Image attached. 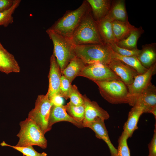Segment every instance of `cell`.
<instances>
[{
	"instance_id": "1",
	"label": "cell",
	"mask_w": 156,
	"mask_h": 156,
	"mask_svg": "<svg viewBox=\"0 0 156 156\" xmlns=\"http://www.w3.org/2000/svg\"><path fill=\"white\" fill-rule=\"evenodd\" d=\"M90 10L87 1H84L77 9L67 11L49 28L70 41L75 31Z\"/></svg>"
},
{
	"instance_id": "2",
	"label": "cell",
	"mask_w": 156,
	"mask_h": 156,
	"mask_svg": "<svg viewBox=\"0 0 156 156\" xmlns=\"http://www.w3.org/2000/svg\"><path fill=\"white\" fill-rule=\"evenodd\" d=\"M75 56L86 64L101 63L108 65L113 59V51L104 43L74 46Z\"/></svg>"
},
{
	"instance_id": "3",
	"label": "cell",
	"mask_w": 156,
	"mask_h": 156,
	"mask_svg": "<svg viewBox=\"0 0 156 156\" xmlns=\"http://www.w3.org/2000/svg\"><path fill=\"white\" fill-rule=\"evenodd\" d=\"M70 41L75 46L104 43L101 37L97 23L93 18L91 10L75 31Z\"/></svg>"
},
{
	"instance_id": "4",
	"label": "cell",
	"mask_w": 156,
	"mask_h": 156,
	"mask_svg": "<svg viewBox=\"0 0 156 156\" xmlns=\"http://www.w3.org/2000/svg\"><path fill=\"white\" fill-rule=\"evenodd\" d=\"M20 129L16 136L19 138L17 146H37L46 148L47 141L44 134L32 120L27 118L19 123Z\"/></svg>"
},
{
	"instance_id": "5",
	"label": "cell",
	"mask_w": 156,
	"mask_h": 156,
	"mask_svg": "<svg viewBox=\"0 0 156 156\" xmlns=\"http://www.w3.org/2000/svg\"><path fill=\"white\" fill-rule=\"evenodd\" d=\"M98 86L102 96L113 104L128 103L129 93L127 86L121 80L94 82Z\"/></svg>"
},
{
	"instance_id": "6",
	"label": "cell",
	"mask_w": 156,
	"mask_h": 156,
	"mask_svg": "<svg viewBox=\"0 0 156 156\" xmlns=\"http://www.w3.org/2000/svg\"><path fill=\"white\" fill-rule=\"evenodd\" d=\"M46 33L52 41L53 45V53L61 72L70 61L75 56L74 45L69 39L55 32L49 28Z\"/></svg>"
},
{
	"instance_id": "7",
	"label": "cell",
	"mask_w": 156,
	"mask_h": 156,
	"mask_svg": "<svg viewBox=\"0 0 156 156\" xmlns=\"http://www.w3.org/2000/svg\"><path fill=\"white\" fill-rule=\"evenodd\" d=\"M47 94L38 96L35 107L28 114V118L34 121L45 134L51 129L49 120L52 106Z\"/></svg>"
},
{
	"instance_id": "8",
	"label": "cell",
	"mask_w": 156,
	"mask_h": 156,
	"mask_svg": "<svg viewBox=\"0 0 156 156\" xmlns=\"http://www.w3.org/2000/svg\"><path fill=\"white\" fill-rule=\"evenodd\" d=\"M79 76L87 78L93 82L120 80L108 65L101 63L86 64Z\"/></svg>"
},
{
	"instance_id": "9",
	"label": "cell",
	"mask_w": 156,
	"mask_h": 156,
	"mask_svg": "<svg viewBox=\"0 0 156 156\" xmlns=\"http://www.w3.org/2000/svg\"><path fill=\"white\" fill-rule=\"evenodd\" d=\"M156 72L155 63L147 69L144 73L137 75L132 83L127 86L129 93V104L132 107L134 105L135 99L150 84L152 77Z\"/></svg>"
},
{
	"instance_id": "10",
	"label": "cell",
	"mask_w": 156,
	"mask_h": 156,
	"mask_svg": "<svg viewBox=\"0 0 156 156\" xmlns=\"http://www.w3.org/2000/svg\"><path fill=\"white\" fill-rule=\"evenodd\" d=\"M108 66L127 86L131 84L139 74L133 68L118 60L113 58Z\"/></svg>"
},
{
	"instance_id": "11",
	"label": "cell",
	"mask_w": 156,
	"mask_h": 156,
	"mask_svg": "<svg viewBox=\"0 0 156 156\" xmlns=\"http://www.w3.org/2000/svg\"><path fill=\"white\" fill-rule=\"evenodd\" d=\"M85 107V116L83 125L94 121L97 118L104 120L108 119L109 115L108 112L101 107L97 102L91 101L86 95H83Z\"/></svg>"
},
{
	"instance_id": "12",
	"label": "cell",
	"mask_w": 156,
	"mask_h": 156,
	"mask_svg": "<svg viewBox=\"0 0 156 156\" xmlns=\"http://www.w3.org/2000/svg\"><path fill=\"white\" fill-rule=\"evenodd\" d=\"M104 120L97 118L94 121L84 124L83 127H88L95 133L96 137L103 140L107 144L109 149L111 156H117V151L110 140Z\"/></svg>"
},
{
	"instance_id": "13",
	"label": "cell",
	"mask_w": 156,
	"mask_h": 156,
	"mask_svg": "<svg viewBox=\"0 0 156 156\" xmlns=\"http://www.w3.org/2000/svg\"><path fill=\"white\" fill-rule=\"evenodd\" d=\"M50 65L49 75V86L47 94L49 99L54 95L59 93L61 78L62 75L60 67L54 53L50 57Z\"/></svg>"
},
{
	"instance_id": "14",
	"label": "cell",
	"mask_w": 156,
	"mask_h": 156,
	"mask_svg": "<svg viewBox=\"0 0 156 156\" xmlns=\"http://www.w3.org/2000/svg\"><path fill=\"white\" fill-rule=\"evenodd\" d=\"M138 105L142 107L144 113H151L153 109L156 107L155 86L151 83L136 98L134 105Z\"/></svg>"
},
{
	"instance_id": "15",
	"label": "cell",
	"mask_w": 156,
	"mask_h": 156,
	"mask_svg": "<svg viewBox=\"0 0 156 156\" xmlns=\"http://www.w3.org/2000/svg\"><path fill=\"white\" fill-rule=\"evenodd\" d=\"M61 121L69 122L79 128L83 127V122L70 116L67 112L64 105L57 106L52 105L51 109L49 125L52 128L55 123Z\"/></svg>"
},
{
	"instance_id": "16",
	"label": "cell",
	"mask_w": 156,
	"mask_h": 156,
	"mask_svg": "<svg viewBox=\"0 0 156 156\" xmlns=\"http://www.w3.org/2000/svg\"><path fill=\"white\" fill-rule=\"evenodd\" d=\"M0 71L7 74L20 71V66L14 57L4 48L0 41Z\"/></svg>"
},
{
	"instance_id": "17",
	"label": "cell",
	"mask_w": 156,
	"mask_h": 156,
	"mask_svg": "<svg viewBox=\"0 0 156 156\" xmlns=\"http://www.w3.org/2000/svg\"><path fill=\"white\" fill-rule=\"evenodd\" d=\"M94 20L98 22L105 16L111 8V1L108 0H87Z\"/></svg>"
},
{
	"instance_id": "18",
	"label": "cell",
	"mask_w": 156,
	"mask_h": 156,
	"mask_svg": "<svg viewBox=\"0 0 156 156\" xmlns=\"http://www.w3.org/2000/svg\"><path fill=\"white\" fill-rule=\"evenodd\" d=\"M144 113L142 107L138 105L133 107L129 111L127 120L123 126V131L126 132L129 137L132 136L134 132L138 129V123L142 114Z\"/></svg>"
},
{
	"instance_id": "19",
	"label": "cell",
	"mask_w": 156,
	"mask_h": 156,
	"mask_svg": "<svg viewBox=\"0 0 156 156\" xmlns=\"http://www.w3.org/2000/svg\"><path fill=\"white\" fill-rule=\"evenodd\" d=\"M112 22L106 15L100 21L96 22L102 40L104 44L107 45L113 42H116L112 29Z\"/></svg>"
},
{
	"instance_id": "20",
	"label": "cell",
	"mask_w": 156,
	"mask_h": 156,
	"mask_svg": "<svg viewBox=\"0 0 156 156\" xmlns=\"http://www.w3.org/2000/svg\"><path fill=\"white\" fill-rule=\"evenodd\" d=\"M155 43L143 46L137 57L142 65L148 69L156 63V51Z\"/></svg>"
},
{
	"instance_id": "21",
	"label": "cell",
	"mask_w": 156,
	"mask_h": 156,
	"mask_svg": "<svg viewBox=\"0 0 156 156\" xmlns=\"http://www.w3.org/2000/svg\"><path fill=\"white\" fill-rule=\"evenodd\" d=\"M80 59L75 56L69 62L65 68L62 72L71 83L86 65Z\"/></svg>"
},
{
	"instance_id": "22",
	"label": "cell",
	"mask_w": 156,
	"mask_h": 156,
	"mask_svg": "<svg viewBox=\"0 0 156 156\" xmlns=\"http://www.w3.org/2000/svg\"><path fill=\"white\" fill-rule=\"evenodd\" d=\"M107 15L112 21H128L125 1L119 0L115 1L111 5L110 10Z\"/></svg>"
},
{
	"instance_id": "23",
	"label": "cell",
	"mask_w": 156,
	"mask_h": 156,
	"mask_svg": "<svg viewBox=\"0 0 156 156\" xmlns=\"http://www.w3.org/2000/svg\"><path fill=\"white\" fill-rule=\"evenodd\" d=\"M143 32L141 27H135L126 38L116 43L122 48L130 50L137 49L138 40Z\"/></svg>"
},
{
	"instance_id": "24",
	"label": "cell",
	"mask_w": 156,
	"mask_h": 156,
	"mask_svg": "<svg viewBox=\"0 0 156 156\" xmlns=\"http://www.w3.org/2000/svg\"><path fill=\"white\" fill-rule=\"evenodd\" d=\"M114 35L116 42L126 38L135 27L128 21H114L112 23Z\"/></svg>"
},
{
	"instance_id": "25",
	"label": "cell",
	"mask_w": 156,
	"mask_h": 156,
	"mask_svg": "<svg viewBox=\"0 0 156 156\" xmlns=\"http://www.w3.org/2000/svg\"><path fill=\"white\" fill-rule=\"evenodd\" d=\"M112 57L113 58L120 60L130 66L136 70L139 74L144 73L147 69L142 65L136 56H124L118 55L113 51Z\"/></svg>"
},
{
	"instance_id": "26",
	"label": "cell",
	"mask_w": 156,
	"mask_h": 156,
	"mask_svg": "<svg viewBox=\"0 0 156 156\" xmlns=\"http://www.w3.org/2000/svg\"><path fill=\"white\" fill-rule=\"evenodd\" d=\"M21 1V0H14L13 5L10 8L0 12V26L7 27L13 22L12 15Z\"/></svg>"
},
{
	"instance_id": "27",
	"label": "cell",
	"mask_w": 156,
	"mask_h": 156,
	"mask_svg": "<svg viewBox=\"0 0 156 156\" xmlns=\"http://www.w3.org/2000/svg\"><path fill=\"white\" fill-rule=\"evenodd\" d=\"M64 106L67 112L70 116L78 121L83 122L85 116L84 104L76 106L69 102Z\"/></svg>"
},
{
	"instance_id": "28",
	"label": "cell",
	"mask_w": 156,
	"mask_h": 156,
	"mask_svg": "<svg viewBox=\"0 0 156 156\" xmlns=\"http://www.w3.org/2000/svg\"><path fill=\"white\" fill-rule=\"evenodd\" d=\"M2 146H8L11 147L22 153L24 156H47L45 152L40 153L36 151L32 146H17L8 144L3 141L0 144Z\"/></svg>"
},
{
	"instance_id": "29",
	"label": "cell",
	"mask_w": 156,
	"mask_h": 156,
	"mask_svg": "<svg viewBox=\"0 0 156 156\" xmlns=\"http://www.w3.org/2000/svg\"><path fill=\"white\" fill-rule=\"evenodd\" d=\"M129 138L127 133L123 131L118 140L117 156H131L127 142V140Z\"/></svg>"
},
{
	"instance_id": "30",
	"label": "cell",
	"mask_w": 156,
	"mask_h": 156,
	"mask_svg": "<svg viewBox=\"0 0 156 156\" xmlns=\"http://www.w3.org/2000/svg\"><path fill=\"white\" fill-rule=\"evenodd\" d=\"M113 51L120 55L124 56L137 57L140 53L141 50L138 49L130 50L119 47L115 42H113L108 44Z\"/></svg>"
},
{
	"instance_id": "31",
	"label": "cell",
	"mask_w": 156,
	"mask_h": 156,
	"mask_svg": "<svg viewBox=\"0 0 156 156\" xmlns=\"http://www.w3.org/2000/svg\"><path fill=\"white\" fill-rule=\"evenodd\" d=\"M68 98L70 99V102L75 105L79 106L84 104L83 95L80 94L75 85H71Z\"/></svg>"
},
{
	"instance_id": "32",
	"label": "cell",
	"mask_w": 156,
	"mask_h": 156,
	"mask_svg": "<svg viewBox=\"0 0 156 156\" xmlns=\"http://www.w3.org/2000/svg\"><path fill=\"white\" fill-rule=\"evenodd\" d=\"M72 85L69 80L64 75H62L59 90V94L63 98L67 99Z\"/></svg>"
},
{
	"instance_id": "33",
	"label": "cell",
	"mask_w": 156,
	"mask_h": 156,
	"mask_svg": "<svg viewBox=\"0 0 156 156\" xmlns=\"http://www.w3.org/2000/svg\"><path fill=\"white\" fill-rule=\"evenodd\" d=\"M155 128L153 137L148 144L149 150L148 156H156V126L155 124Z\"/></svg>"
},
{
	"instance_id": "34",
	"label": "cell",
	"mask_w": 156,
	"mask_h": 156,
	"mask_svg": "<svg viewBox=\"0 0 156 156\" xmlns=\"http://www.w3.org/2000/svg\"><path fill=\"white\" fill-rule=\"evenodd\" d=\"M63 98L59 93L53 96L49 99L53 105L61 106L63 105L64 102Z\"/></svg>"
},
{
	"instance_id": "35",
	"label": "cell",
	"mask_w": 156,
	"mask_h": 156,
	"mask_svg": "<svg viewBox=\"0 0 156 156\" xmlns=\"http://www.w3.org/2000/svg\"><path fill=\"white\" fill-rule=\"evenodd\" d=\"M14 0H0V12L6 10L13 5Z\"/></svg>"
}]
</instances>
